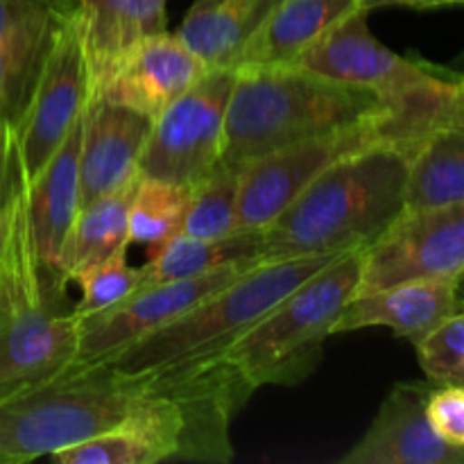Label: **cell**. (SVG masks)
<instances>
[{"instance_id": "cell-3", "label": "cell", "mask_w": 464, "mask_h": 464, "mask_svg": "<svg viewBox=\"0 0 464 464\" xmlns=\"http://www.w3.org/2000/svg\"><path fill=\"white\" fill-rule=\"evenodd\" d=\"M68 302V281L36 256L23 186L0 258V401L75 365L80 320Z\"/></svg>"}, {"instance_id": "cell-8", "label": "cell", "mask_w": 464, "mask_h": 464, "mask_svg": "<svg viewBox=\"0 0 464 464\" xmlns=\"http://www.w3.org/2000/svg\"><path fill=\"white\" fill-rule=\"evenodd\" d=\"M234 80V68L207 71L154 118L139 161L140 177L198 186L220 166Z\"/></svg>"}, {"instance_id": "cell-5", "label": "cell", "mask_w": 464, "mask_h": 464, "mask_svg": "<svg viewBox=\"0 0 464 464\" xmlns=\"http://www.w3.org/2000/svg\"><path fill=\"white\" fill-rule=\"evenodd\" d=\"M362 247H353L290 290L225 352L252 385H299L322 362L340 313L358 293Z\"/></svg>"}, {"instance_id": "cell-20", "label": "cell", "mask_w": 464, "mask_h": 464, "mask_svg": "<svg viewBox=\"0 0 464 464\" xmlns=\"http://www.w3.org/2000/svg\"><path fill=\"white\" fill-rule=\"evenodd\" d=\"M281 0H195L177 36L208 71L234 68Z\"/></svg>"}, {"instance_id": "cell-19", "label": "cell", "mask_w": 464, "mask_h": 464, "mask_svg": "<svg viewBox=\"0 0 464 464\" xmlns=\"http://www.w3.org/2000/svg\"><path fill=\"white\" fill-rule=\"evenodd\" d=\"M166 7L168 0H77L93 93L131 45L168 30Z\"/></svg>"}, {"instance_id": "cell-10", "label": "cell", "mask_w": 464, "mask_h": 464, "mask_svg": "<svg viewBox=\"0 0 464 464\" xmlns=\"http://www.w3.org/2000/svg\"><path fill=\"white\" fill-rule=\"evenodd\" d=\"M93 98V75L82 36L77 7L41 71L30 104L16 125L23 181L34 179L72 127L82 121Z\"/></svg>"}, {"instance_id": "cell-18", "label": "cell", "mask_w": 464, "mask_h": 464, "mask_svg": "<svg viewBox=\"0 0 464 464\" xmlns=\"http://www.w3.org/2000/svg\"><path fill=\"white\" fill-rule=\"evenodd\" d=\"M365 7V0H281L240 54L238 68L293 66L331 27Z\"/></svg>"}, {"instance_id": "cell-28", "label": "cell", "mask_w": 464, "mask_h": 464, "mask_svg": "<svg viewBox=\"0 0 464 464\" xmlns=\"http://www.w3.org/2000/svg\"><path fill=\"white\" fill-rule=\"evenodd\" d=\"M426 417L435 433L456 447H464V385L429 383Z\"/></svg>"}, {"instance_id": "cell-15", "label": "cell", "mask_w": 464, "mask_h": 464, "mask_svg": "<svg viewBox=\"0 0 464 464\" xmlns=\"http://www.w3.org/2000/svg\"><path fill=\"white\" fill-rule=\"evenodd\" d=\"M152 121L127 104L93 95L82 118V204L113 193L139 177Z\"/></svg>"}, {"instance_id": "cell-12", "label": "cell", "mask_w": 464, "mask_h": 464, "mask_svg": "<svg viewBox=\"0 0 464 464\" xmlns=\"http://www.w3.org/2000/svg\"><path fill=\"white\" fill-rule=\"evenodd\" d=\"M77 0H0V122L16 127Z\"/></svg>"}, {"instance_id": "cell-11", "label": "cell", "mask_w": 464, "mask_h": 464, "mask_svg": "<svg viewBox=\"0 0 464 464\" xmlns=\"http://www.w3.org/2000/svg\"><path fill=\"white\" fill-rule=\"evenodd\" d=\"M261 261L263 258L234 261L207 275L140 285L130 299L118 306L80 320V347H77L75 365L107 362L136 340L170 324L213 293L238 281Z\"/></svg>"}, {"instance_id": "cell-33", "label": "cell", "mask_w": 464, "mask_h": 464, "mask_svg": "<svg viewBox=\"0 0 464 464\" xmlns=\"http://www.w3.org/2000/svg\"><path fill=\"white\" fill-rule=\"evenodd\" d=\"M458 86H460V95H462V102H464V75L458 77Z\"/></svg>"}, {"instance_id": "cell-2", "label": "cell", "mask_w": 464, "mask_h": 464, "mask_svg": "<svg viewBox=\"0 0 464 464\" xmlns=\"http://www.w3.org/2000/svg\"><path fill=\"white\" fill-rule=\"evenodd\" d=\"M388 111L394 109L374 91L344 84L308 68H238L227 104L220 163L245 168L281 148Z\"/></svg>"}, {"instance_id": "cell-14", "label": "cell", "mask_w": 464, "mask_h": 464, "mask_svg": "<svg viewBox=\"0 0 464 464\" xmlns=\"http://www.w3.org/2000/svg\"><path fill=\"white\" fill-rule=\"evenodd\" d=\"M207 71L177 32L163 30L131 45L93 95L157 118Z\"/></svg>"}, {"instance_id": "cell-23", "label": "cell", "mask_w": 464, "mask_h": 464, "mask_svg": "<svg viewBox=\"0 0 464 464\" xmlns=\"http://www.w3.org/2000/svg\"><path fill=\"white\" fill-rule=\"evenodd\" d=\"M252 258H263V229L234 231L222 238H195L179 234L148 258L143 275L145 284L188 279L207 275L227 263Z\"/></svg>"}, {"instance_id": "cell-27", "label": "cell", "mask_w": 464, "mask_h": 464, "mask_svg": "<svg viewBox=\"0 0 464 464\" xmlns=\"http://www.w3.org/2000/svg\"><path fill=\"white\" fill-rule=\"evenodd\" d=\"M417 362L433 385H464V308L415 343Z\"/></svg>"}, {"instance_id": "cell-17", "label": "cell", "mask_w": 464, "mask_h": 464, "mask_svg": "<svg viewBox=\"0 0 464 464\" xmlns=\"http://www.w3.org/2000/svg\"><path fill=\"white\" fill-rule=\"evenodd\" d=\"M80 140L82 121L72 127L66 140L36 172L34 179L25 184L27 222H30L36 256L44 263L45 270L59 276H63V247L82 208Z\"/></svg>"}, {"instance_id": "cell-30", "label": "cell", "mask_w": 464, "mask_h": 464, "mask_svg": "<svg viewBox=\"0 0 464 464\" xmlns=\"http://www.w3.org/2000/svg\"><path fill=\"white\" fill-rule=\"evenodd\" d=\"M462 5L464 0H365V7H412V9H438V7H456Z\"/></svg>"}, {"instance_id": "cell-21", "label": "cell", "mask_w": 464, "mask_h": 464, "mask_svg": "<svg viewBox=\"0 0 464 464\" xmlns=\"http://www.w3.org/2000/svg\"><path fill=\"white\" fill-rule=\"evenodd\" d=\"M139 177L113 193L82 204L62 256V272L68 284H77L86 272L98 267L121 249H127L131 195L139 184Z\"/></svg>"}, {"instance_id": "cell-31", "label": "cell", "mask_w": 464, "mask_h": 464, "mask_svg": "<svg viewBox=\"0 0 464 464\" xmlns=\"http://www.w3.org/2000/svg\"><path fill=\"white\" fill-rule=\"evenodd\" d=\"M14 202H16V198H14ZM14 202L9 204V207L5 208L3 213H0V258H3L5 245H7V240H9V231H12V222H14Z\"/></svg>"}, {"instance_id": "cell-22", "label": "cell", "mask_w": 464, "mask_h": 464, "mask_svg": "<svg viewBox=\"0 0 464 464\" xmlns=\"http://www.w3.org/2000/svg\"><path fill=\"white\" fill-rule=\"evenodd\" d=\"M464 199V109L435 125L408 168L406 208Z\"/></svg>"}, {"instance_id": "cell-16", "label": "cell", "mask_w": 464, "mask_h": 464, "mask_svg": "<svg viewBox=\"0 0 464 464\" xmlns=\"http://www.w3.org/2000/svg\"><path fill=\"white\" fill-rule=\"evenodd\" d=\"M462 308L456 279L406 281L353 295L335 322L334 335L385 326L415 344Z\"/></svg>"}, {"instance_id": "cell-29", "label": "cell", "mask_w": 464, "mask_h": 464, "mask_svg": "<svg viewBox=\"0 0 464 464\" xmlns=\"http://www.w3.org/2000/svg\"><path fill=\"white\" fill-rule=\"evenodd\" d=\"M25 186L18 159L16 127L9 122H0V213L14 202L21 188Z\"/></svg>"}, {"instance_id": "cell-7", "label": "cell", "mask_w": 464, "mask_h": 464, "mask_svg": "<svg viewBox=\"0 0 464 464\" xmlns=\"http://www.w3.org/2000/svg\"><path fill=\"white\" fill-rule=\"evenodd\" d=\"M430 130L397 111L315 136L266 154L240 168L238 229H266L326 168L376 143H399L415 152Z\"/></svg>"}, {"instance_id": "cell-1", "label": "cell", "mask_w": 464, "mask_h": 464, "mask_svg": "<svg viewBox=\"0 0 464 464\" xmlns=\"http://www.w3.org/2000/svg\"><path fill=\"white\" fill-rule=\"evenodd\" d=\"M411 150L376 143L326 168L263 229V258L367 247L406 211Z\"/></svg>"}, {"instance_id": "cell-25", "label": "cell", "mask_w": 464, "mask_h": 464, "mask_svg": "<svg viewBox=\"0 0 464 464\" xmlns=\"http://www.w3.org/2000/svg\"><path fill=\"white\" fill-rule=\"evenodd\" d=\"M240 168L218 166L207 179L193 186L181 234L195 238H222L238 229Z\"/></svg>"}, {"instance_id": "cell-13", "label": "cell", "mask_w": 464, "mask_h": 464, "mask_svg": "<svg viewBox=\"0 0 464 464\" xmlns=\"http://www.w3.org/2000/svg\"><path fill=\"white\" fill-rule=\"evenodd\" d=\"M429 383H397L343 464H464V447L435 433L426 417Z\"/></svg>"}, {"instance_id": "cell-24", "label": "cell", "mask_w": 464, "mask_h": 464, "mask_svg": "<svg viewBox=\"0 0 464 464\" xmlns=\"http://www.w3.org/2000/svg\"><path fill=\"white\" fill-rule=\"evenodd\" d=\"M193 186L139 177L130 207V243L143 245L148 256L181 234Z\"/></svg>"}, {"instance_id": "cell-32", "label": "cell", "mask_w": 464, "mask_h": 464, "mask_svg": "<svg viewBox=\"0 0 464 464\" xmlns=\"http://www.w3.org/2000/svg\"><path fill=\"white\" fill-rule=\"evenodd\" d=\"M456 284H458V295H460V302H462V306H464V267H462L460 275H458Z\"/></svg>"}, {"instance_id": "cell-6", "label": "cell", "mask_w": 464, "mask_h": 464, "mask_svg": "<svg viewBox=\"0 0 464 464\" xmlns=\"http://www.w3.org/2000/svg\"><path fill=\"white\" fill-rule=\"evenodd\" d=\"M370 9L361 7L331 27L293 66L308 68L344 84L374 91L390 109L433 130L462 111L458 80L401 57L370 32Z\"/></svg>"}, {"instance_id": "cell-9", "label": "cell", "mask_w": 464, "mask_h": 464, "mask_svg": "<svg viewBox=\"0 0 464 464\" xmlns=\"http://www.w3.org/2000/svg\"><path fill=\"white\" fill-rule=\"evenodd\" d=\"M464 267V199L406 208L362 247L358 293L406 281L458 279Z\"/></svg>"}, {"instance_id": "cell-26", "label": "cell", "mask_w": 464, "mask_h": 464, "mask_svg": "<svg viewBox=\"0 0 464 464\" xmlns=\"http://www.w3.org/2000/svg\"><path fill=\"white\" fill-rule=\"evenodd\" d=\"M75 285H80V299L72 304V313L77 320H86L118 306L130 299L140 285H145L143 266H131L127 249H121L98 267L86 272Z\"/></svg>"}, {"instance_id": "cell-4", "label": "cell", "mask_w": 464, "mask_h": 464, "mask_svg": "<svg viewBox=\"0 0 464 464\" xmlns=\"http://www.w3.org/2000/svg\"><path fill=\"white\" fill-rule=\"evenodd\" d=\"M340 254L261 261L238 281L213 293L170 324L136 340L104 365L139 376L222 358L275 304Z\"/></svg>"}]
</instances>
